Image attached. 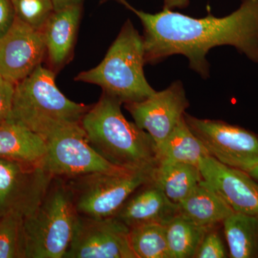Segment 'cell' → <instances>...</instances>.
Here are the masks:
<instances>
[{
    "mask_svg": "<svg viewBox=\"0 0 258 258\" xmlns=\"http://www.w3.org/2000/svg\"><path fill=\"white\" fill-rule=\"evenodd\" d=\"M142 21L146 63L157 64L174 55L189 60L190 69L210 76L206 56L212 48L231 45L258 62V0H242L240 8L223 18L209 13L195 18L164 8L155 14L136 9L126 0H115Z\"/></svg>",
    "mask_w": 258,
    "mask_h": 258,
    "instance_id": "cell-1",
    "label": "cell"
},
{
    "mask_svg": "<svg viewBox=\"0 0 258 258\" xmlns=\"http://www.w3.org/2000/svg\"><path fill=\"white\" fill-rule=\"evenodd\" d=\"M121 104L103 93L81 120L88 142L113 165L129 171L153 172L159 164L157 144L147 132L125 118Z\"/></svg>",
    "mask_w": 258,
    "mask_h": 258,
    "instance_id": "cell-2",
    "label": "cell"
},
{
    "mask_svg": "<svg viewBox=\"0 0 258 258\" xmlns=\"http://www.w3.org/2000/svg\"><path fill=\"white\" fill-rule=\"evenodd\" d=\"M42 137L47 154L42 167L54 178L71 179L94 172L123 173L127 170L106 161L90 145L81 122L47 115H23L11 120Z\"/></svg>",
    "mask_w": 258,
    "mask_h": 258,
    "instance_id": "cell-3",
    "label": "cell"
},
{
    "mask_svg": "<svg viewBox=\"0 0 258 258\" xmlns=\"http://www.w3.org/2000/svg\"><path fill=\"white\" fill-rule=\"evenodd\" d=\"M143 37L127 20L101 63L76 76L75 81L99 86L122 103L147 99L156 92L144 74Z\"/></svg>",
    "mask_w": 258,
    "mask_h": 258,
    "instance_id": "cell-4",
    "label": "cell"
},
{
    "mask_svg": "<svg viewBox=\"0 0 258 258\" xmlns=\"http://www.w3.org/2000/svg\"><path fill=\"white\" fill-rule=\"evenodd\" d=\"M78 217L66 181L54 178L38 206L24 217L25 258H63Z\"/></svg>",
    "mask_w": 258,
    "mask_h": 258,
    "instance_id": "cell-5",
    "label": "cell"
},
{
    "mask_svg": "<svg viewBox=\"0 0 258 258\" xmlns=\"http://www.w3.org/2000/svg\"><path fill=\"white\" fill-rule=\"evenodd\" d=\"M152 173L94 172L64 180L79 215L106 218L115 216L134 191L152 181Z\"/></svg>",
    "mask_w": 258,
    "mask_h": 258,
    "instance_id": "cell-6",
    "label": "cell"
},
{
    "mask_svg": "<svg viewBox=\"0 0 258 258\" xmlns=\"http://www.w3.org/2000/svg\"><path fill=\"white\" fill-rule=\"evenodd\" d=\"M91 106L71 101L55 84L53 71L37 66L25 79L15 84L13 111L10 120L23 115L40 114L81 122Z\"/></svg>",
    "mask_w": 258,
    "mask_h": 258,
    "instance_id": "cell-7",
    "label": "cell"
},
{
    "mask_svg": "<svg viewBox=\"0 0 258 258\" xmlns=\"http://www.w3.org/2000/svg\"><path fill=\"white\" fill-rule=\"evenodd\" d=\"M129 227L115 216L94 218L79 215L63 258H136Z\"/></svg>",
    "mask_w": 258,
    "mask_h": 258,
    "instance_id": "cell-8",
    "label": "cell"
},
{
    "mask_svg": "<svg viewBox=\"0 0 258 258\" xmlns=\"http://www.w3.org/2000/svg\"><path fill=\"white\" fill-rule=\"evenodd\" d=\"M54 177L42 166L0 158V217L32 213L46 195Z\"/></svg>",
    "mask_w": 258,
    "mask_h": 258,
    "instance_id": "cell-9",
    "label": "cell"
},
{
    "mask_svg": "<svg viewBox=\"0 0 258 258\" xmlns=\"http://www.w3.org/2000/svg\"><path fill=\"white\" fill-rule=\"evenodd\" d=\"M186 124L210 155L226 165L240 169L258 157V137L238 125L217 120L200 119L184 113Z\"/></svg>",
    "mask_w": 258,
    "mask_h": 258,
    "instance_id": "cell-10",
    "label": "cell"
},
{
    "mask_svg": "<svg viewBox=\"0 0 258 258\" xmlns=\"http://www.w3.org/2000/svg\"><path fill=\"white\" fill-rule=\"evenodd\" d=\"M189 106L181 81H175L164 91H156L144 101L125 104L136 124L152 137L157 147L179 124Z\"/></svg>",
    "mask_w": 258,
    "mask_h": 258,
    "instance_id": "cell-11",
    "label": "cell"
},
{
    "mask_svg": "<svg viewBox=\"0 0 258 258\" xmlns=\"http://www.w3.org/2000/svg\"><path fill=\"white\" fill-rule=\"evenodd\" d=\"M46 54L43 35L16 17L0 38V76L17 84L41 64Z\"/></svg>",
    "mask_w": 258,
    "mask_h": 258,
    "instance_id": "cell-12",
    "label": "cell"
},
{
    "mask_svg": "<svg viewBox=\"0 0 258 258\" xmlns=\"http://www.w3.org/2000/svg\"><path fill=\"white\" fill-rule=\"evenodd\" d=\"M203 179L235 212L258 217V181L245 171L208 156L199 166Z\"/></svg>",
    "mask_w": 258,
    "mask_h": 258,
    "instance_id": "cell-13",
    "label": "cell"
},
{
    "mask_svg": "<svg viewBox=\"0 0 258 258\" xmlns=\"http://www.w3.org/2000/svg\"><path fill=\"white\" fill-rule=\"evenodd\" d=\"M179 213L178 205L172 203L152 180L134 191L115 217L131 228L145 223L166 226Z\"/></svg>",
    "mask_w": 258,
    "mask_h": 258,
    "instance_id": "cell-14",
    "label": "cell"
},
{
    "mask_svg": "<svg viewBox=\"0 0 258 258\" xmlns=\"http://www.w3.org/2000/svg\"><path fill=\"white\" fill-rule=\"evenodd\" d=\"M81 16V5L55 10L42 30L46 54L55 69L69 62L72 55Z\"/></svg>",
    "mask_w": 258,
    "mask_h": 258,
    "instance_id": "cell-15",
    "label": "cell"
},
{
    "mask_svg": "<svg viewBox=\"0 0 258 258\" xmlns=\"http://www.w3.org/2000/svg\"><path fill=\"white\" fill-rule=\"evenodd\" d=\"M46 154L43 139L28 127L11 120L0 125V158L42 166Z\"/></svg>",
    "mask_w": 258,
    "mask_h": 258,
    "instance_id": "cell-16",
    "label": "cell"
},
{
    "mask_svg": "<svg viewBox=\"0 0 258 258\" xmlns=\"http://www.w3.org/2000/svg\"><path fill=\"white\" fill-rule=\"evenodd\" d=\"M178 206L180 215L197 225L210 229L223 223L235 212L204 179Z\"/></svg>",
    "mask_w": 258,
    "mask_h": 258,
    "instance_id": "cell-17",
    "label": "cell"
},
{
    "mask_svg": "<svg viewBox=\"0 0 258 258\" xmlns=\"http://www.w3.org/2000/svg\"><path fill=\"white\" fill-rule=\"evenodd\" d=\"M203 179L199 167L186 163L159 162L152 173L153 182L176 205Z\"/></svg>",
    "mask_w": 258,
    "mask_h": 258,
    "instance_id": "cell-18",
    "label": "cell"
},
{
    "mask_svg": "<svg viewBox=\"0 0 258 258\" xmlns=\"http://www.w3.org/2000/svg\"><path fill=\"white\" fill-rule=\"evenodd\" d=\"M210 155L203 142L190 130L184 116L169 137L157 147L159 163H186L199 167L202 161Z\"/></svg>",
    "mask_w": 258,
    "mask_h": 258,
    "instance_id": "cell-19",
    "label": "cell"
},
{
    "mask_svg": "<svg viewBox=\"0 0 258 258\" xmlns=\"http://www.w3.org/2000/svg\"><path fill=\"white\" fill-rule=\"evenodd\" d=\"M232 258H258V217L234 212L222 223Z\"/></svg>",
    "mask_w": 258,
    "mask_h": 258,
    "instance_id": "cell-20",
    "label": "cell"
},
{
    "mask_svg": "<svg viewBox=\"0 0 258 258\" xmlns=\"http://www.w3.org/2000/svg\"><path fill=\"white\" fill-rule=\"evenodd\" d=\"M210 230L178 214L166 225L170 258L195 257L203 237Z\"/></svg>",
    "mask_w": 258,
    "mask_h": 258,
    "instance_id": "cell-21",
    "label": "cell"
},
{
    "mask_svg": "<svg viewBox=\"0 0 258 258\" xmlns=\"http://www.w3.org/2000/svg\"><path fill=\"white\" fill-rule=\"evenodd\" d=\"M129 242L136 258H170L166 226L145 223L129 228Z\"/></svg>",
    "mask_w": 258,
    "mask_h": 258,
    "instance_id": "cell-22",
    "label": "cell"
},
{
    "mask_svg": "<svg viewBox=\"0 0 258 258\" xmlns=\"http://www.w3.org/2000/svg\"><path fill=\"white\" fill-rule=\"evenodd\" d=\"M23 221L18 212L0 217V258H25Z\"/></svg>",
    "mask_w": 258,
    "mask_h": 258,
    "instance_id": "cell-23",
    "label": "cell"
},
{
    "mask_svg": "<svg viewBox=\"0 0 258 258\" xmlns=\"http://www.w3.org/2000/svg\"><path fill=\"white\" fill-rule=\"evenodd\" d=\"M16 17L35 30L41 31L55 11L52 0H12Z\"/></svg>",
    "mask_w": 258,
    "mask_h": 258,
    "instance_id": "cell-24",
    "label": "cell"
},
{
    "mask_svg": "<svg viewBox=\"0 0 258 258\" xmlns=\"http://www.w3.org/2000/svg\"><path fill=\"white\" fill-rule=\"evenodd\" d=\"M216 227L210 229L205 234L199 246L195 257L196 258H225L227 251Z\"/></svg>",
    "mask_w": 258,
    "mask_h": 258,
    "instance_id": "cell-25",
    "label": "cell"
},
{
    "mask_svg": "<svg viewBox=\"0 0 258 258\" xmlns=\"http://www.w3.org/2000/svg\"><path fill=\"white\" fill-rule=\"evenodd\" d=\"M15 84L0 76V125L10 120L13 111Z\"/></svg>",
    "mask_w": 258,
    "mask_h": 258,
    "instance_id": "cell-26",
    "label": "cell"
},
{
    "mask_svg": "<svg viewBox=\"0 0 258 258\" xmlns=\"http://www.w3.org/2000/svg\"><path fill=\"white\" fill-rule=\"evenodd\" d=\"M15 19L16 14L12 0H0V38L9 31Z\"/></svg>",
    "mask_w": 258,
    "mask_h": 258,
    "instance_id": "cell-27",
    "label": "cell"
},
{
    "mask_svg": "<svg viewBox=\"0 0 258 258\" xmlns=\"http://www.w3.org/2000/svg\"><path fill=\"white\" fill-rule=\"evenodd\" d=\"M239 169L245 171L249 176L258 181V157L246 161Z\"/></svg>",
    "mask_w": 258,
    "mask_h": 258,
    "instance_id": "cell-28",
    "label": "cell"
},
{
    "mask_svg": "<svg viewBox=\"0 0 258 258\" xmlns=\"http://www.w3.org/2000/svg\"><path fill=\"white\" fill-rule=\"evenodd\" d=\"M164 8L171 10L175 8L184 9L189 5V0H164Z\"/></svg>",
    "mask_w": 258,
    "mask_h": 258,
    "instance_id": "cell-29",
    "label": "cell"
},
{
    "mask_svg": "<svg viewBox=\"0 0 258 258\" xmlns=\"http://www.w3.org/2000/svg\"><path fill=\"white\" fill-rule=\"evenodd\" d=\"M55 10L62 9L74 5H81L83 0H52Z\"/></svg>",
    "mask_w": 258,
    "mask_h": 258,
    "instance_id": "cell-30",
    "label": "cell"
}]
</instances>
